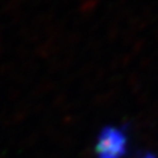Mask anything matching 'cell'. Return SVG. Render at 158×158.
<instances>
[{
  "mask_svg": "<svg viewBox=\"0 0 158 158\" xmlns=\"http://www.w3.org/2000/svg\"><path fill=\"white\" fill-rule=\"evenodd\" d=\"M128 133L124 127L106 125L96 137V158H124L128 149Z\"/></svg>",
  "mask_w": 158,
  "mask_h": 158,
  "instance_id": "obj_1",
  "label": "cell"
}]
</instances>
